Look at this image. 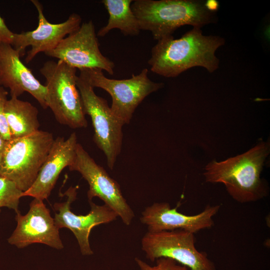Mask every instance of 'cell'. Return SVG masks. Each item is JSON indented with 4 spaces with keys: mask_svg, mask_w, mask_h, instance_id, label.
Returning a JSON list of instances; mask_svg holds the SVG:
<instances>
[{
    "mask_svg": "<svg viewBox=\"0 0 270 270\" xmlns=\"http://www.w3.org/2000/svg\"><path fill=\"white\" fill-rule=\"evenodd\" d=\"M225 40L218 36H204L193 27L179 38H162L152 48L148 61L150 70L166 78H174L193 67L201 66L212 73L219 67L215 52Z\"/></svg>",
    "mask_w": 270,
    "mask_h": 270,
    "instance_id": "obj_1",
    "label": "cell"
},
{
    "mask_svg": "<svg viewBox=\"0 0 270 270\" xmlns=\"http://www.w3.org/2000/svg\"><path fill=\"white\" fill-rule=\"evenodd\" d=\"M270 152V142H260L241 154L220 162L213 160L204 168L206 181L223 184L231 197L238 202L260 200L268 193L260 174Z\"/></svg>",
    "mask_w": 270,
    "mask_h": 270,
    "instance_id": "obj_2",
    "label": "cell"
},
{
    "mask_svg": "<svg viewBox=\"0 0 270 270\" xmlns=\"http://www.w3.org/2000/svg\"><path fill=\"white\" fill-rule=\"evenodd\" d=\"M140 30L150 32L154 40L172 36L178 28L190 25L200 28L215 22L216 12L200 0H135L131 4Z\"/></svg>",
    "mask_w": 270,
    "mask_h": 270,
    "instance_id": "obj_3",
    "label": "cell"
},
{
    "mask_svg": "<svg viewBox=\"0 0 270 270\" xmlns=\"http://www.w3.org/2000/svg\"><path fill=\"white\" fill-rule=\"evenodd\" d=\"M52 134L38 130L6 141L0 162V176L12 182L23 192L36 180L50 150Z\"/></svg>",
    "mask_w": 270,
    "mask_h": 270,
    "instance_id": "obj_4",
    "label": "cell"
},
{
    "mask_svg": "<svg viewBox=\"0 0 270 270\" xmlns=\"http://www.w3.org/2000/svg\"><path fill=\"white\" fill-rule=\"evenodd\" d=\"M76 68L61 60L46 62L40 71L46 80V104L60 124L72 128H86Z\"/></svg>",
    "mask_w": 270,
    "mask_h": 270,
    "instance_id": "obj_5",
    "label": "cell"
},
{
    "mask_svg": "<svg viewBox=\"0 0 270 270\" xmlns=\"http://www.w3.org/2000/svg\"><path fill=\"white\" fill-rule=\"evenodd\" d=\"M80 71L79 76L92 86L101 88L110 94L112 98L111 110L124 124L130 122L136 109L145 98L164 86L162 82L151 80L147 68L124 80L108 78L98 68Z\"/></svg>",
    "mask_w": 270,
    "mask_h": 270,
    "instance_id": "obj_6",
    "label": "cell"
},
{
    "mask_svg": "<svg viewBox=\"0 0 270 270\" xmlns=\"http://www.w3.org/2000/svg\"><path fill=\"white\" fill-rule=\"evenodd\" d=\"M76 83L84 112L92 121L94 142L104 153L108 167L112 170L121 152L124 124L114 114L106 100L97 96L85 80L78 76Z\"/></svg>",
    "mask_w": 270,
    "mask_h": 270,
    "instance_id": "obj_7",
    "label": "cell"
},
{
    "mask_svg": "<svg viewBox=\"0 0 270 270\" xmlns=\"http://www.w3.org/2000/svg\"><path fill=\"white\" fill-rule=\"evenodd\" d=\"M141 248L151 262L167 258L190 270H216L206 254L196 249L194 234L185 230L147 232L142 238Z\"/></svg>",
    "mask_w": 270,
    "mask_h": 270,
    "instance_id": "obj_8",
    "label": "cell"
},
{
    "mask_svg": "<svg viewBox=\"0 0 270 270\" xmlns=\"http://www.w3.org/2000/svg\"><path fill=\"white\" fill-rule=\"evenodd\" d=\"M68 168L80 173L88 182V201L94 197L100 198L116 212L124 224H131L134 214L124 197L120 184L104 168L96 164L79 143L76 145L75 158Z\"/></svg>",
    "mask_w": 270,
    "mask_h": 270,
    "instance_id": "obj_9",
    "label": "cell"
},
{
    "mask_svg": "<svg viewBox=\"0 0 270 270\" xmlns=\"http://www.w3.org/2000/svg\"><path fill=\"white\" fill-rule=\"evenodd\" d=\"M96 36L92 21L84 22L78 29L44 54L80 70L98 68L112 75L114 64L100 52Z\"/></svg>",
    "mask_w": 270,
    "mask_h": 270,
    "instance_id": "obj_10",
    "label": "cell"
},
{
    "mask_svg": "<svg viewBox=\"0 0 270 270\" xmlns=\"http://www.w3.org/2000/svg\"><path fill=\"white\" fill-rule=\"evenodd\" d=\"M77 188L70 187L64 193L66 200L54 204V208L58 212L55 213L54 221L58 228H67L72 232L83 256H91L94 254L89 242L92 230L96 226L116 220L118 216L106 205H98L92 200L89 201L90 210L88 214H74L70 210V206L76 198Z\"/></svg>",
    "mask_w": 270,
    "mask_h": 270,
    "instance_id": "obj_11",
    "label": "cell"
},
{
    "mask_svg": "<svg viewBox=\"0 0 270 270\" xmlns=\"http://www.w3.org/2000/svg\"><path fill=\"white\" fill-rule=\"evenodd\" d=\"M31 2L38 12V24L33 30L20 34L14 33L11 44L19 52L20 56L25 54L27 47H31L25 58L27 64L38 53H44L54 49L67 35L78 29L82 22L80 16L73 13L62 22L52 24L44 16L42 4L36 0Z\"/></svg>",
    "mask_w": 270,
    "mask_h": 270,
    "instance_id": "obj_12",
    "label": "cell"
},
{
    "mask_svg": "<svg viewBox=\"0 0 270 270\" xmlns=\"http://www.w3.org/2000/svg\"><path fill=\"white\" fill-rule=\"evenodd\" d=\"M15 218L16 229L8 240L18 248H24L34 243L48 245L57 250L63 248L59 228L43 200L34 198L25 215L18 212Z\"/></svg>",
    "mask_w": 270,
    "mask_h": 270,
    "instance_id": "obj_13",
    "label": "cell"
},
{
    "mask_svg": "<svg viewBox=\"0 0 270 270\" xmlns=\"http://www.w3.org/2000/svg\"><path fill=\"white\" fill-rule=\"evenodd\" d=\"M220 208L219 205L208 206L198 214L186 215L168 202H154L144 208L140 220L149 232L183 230L194 234L214 226L213 217Z\"/></svg>",
    "mask_w": 270,
    "mask_h": 270,
    "instance_id": "obj_14",
    "label": "cell"
},
{
    "mask_svg": "<svg viewBox=\"0 0 270 270\" xmlns=\"http://www.w3.org/2000/svg\"><path fill=\"white\" fill-rule=\"evenodd\" d=\"M20 56L8 44L0 43V86L10 89L11 98L30 94L41 106L48 108L46 88L20 60Z\"/></svg>",
    "mask_w": 270,
    "mask_h": 270,
    "instance_id": "obj_15",
    "label": "cell"
},
{
    "mask_svg": "<svg viewBox=\"0 0 270 270\" xmlns=\"http://www.w3.org/2000/svg\"><path fill=\"white\" fill-rule=\"evenodd\" d=\"M78 143L75 132L66 140L60 136L54 139L36 180L28 190L23 192V196H30L42 200L47 199L61 172L73 162Z\"/></svg>",
    "mask_w": 270,
    "mask_h": 270,
    "instance_id": "obj_16",
    "label": "cell"
},
{
    "mask_svg": "<svg viewBox=\"0 0 270 270\" xmlns=\"http://www.w3.org/2000/svg\"><path fill=\"white\" fill-rule=\"evenodd\" d=\"M4 112L11 138L25 136L39 130L38 111L30 102L11 98L6 101Z\"/></svg>",
    "mask_w": 270,
    "mask_h": 270,
    "instance_id": "obj_17",
    "label": "cell"
},
{
    "mask_svg": "<svg viewBox=\"0 0 270 270\" xmlns=\"http://www.w3.org/2000/svg\"><path fill=\"white\" fill-rule=\"evenodd\" d=\"M132 0H102L109 14L107 24L98 32L97 36H104L114 28L119 29L124 36L138 35L140 30L138 21L131 4Z\"/></svg>",
    "mask_w": 270,
    "mask_h": 270,
    "instance_id": "obj_18",
    "label": "cell"
},
{
    "mask_svg": "<svg viewBox=\"0 0 270 270\" xmlns=\"http://www.w3.org/2000/svg\"><path fill=\"white\" fill-rule=\"evenodd\" d=\"M23 192L13 182L0 176V208L6 207L16 212H18L20 199L23 196Z\"/></svg>",
    "mask_w": 270,
    "mask_h": 270,
    "instance_id": "obj_19",
    "label": "cell"
},
{
    "mask_svg": "<svg viewBox=\"0 0 270 270\" xmlns=\"http://www.w3.org/2000/svg\"><path fill=\"white\" fill-rule=\"evenodd\" d=\"M134 260L140 270H188L186 266L167 258L156 259V264L154 266H150L138 258H136Z\"/></svg>",
    "mask_w": 270,
    "mask_h": 270,
    "instance_id": "obj_20",
    "label": "cell"
},
{
    "mask_svg": "<svg viewBox=\"0 0 270 270\" xmlns=\"http://www.w3.org/2000/svg\"><path fill=\"white\" fill-rule=\"evenodd\" d=\"M8 94L4 88L0 86V134L6 141L11 138L4 112Z\"/></svg>",
    "mask_w": 270,
    "mask_h": 270,
    "instance_id": "obj_21",
    "label": "cell"
},
{
    "mask_svg": "<svg viewBox=\"0 0 270 270\" xmlns=\"http://www.w3.org/2000/svg\"><path fill=\"white\" fill-rule=\"evenodd\" d=\"M14 33L6 25L4 19L0 16V43L12 44Z\"/></svg>",
    "mask_w": 270,
    "mask_h": 270,
    "instance_id": "obj_22",
    "label": "cell"
},
{
    "mask_svg": "<svg viewBox=\"0 0 270 270\" xmlns=\"http://www.w3.org/2000/svg\"><path fill=\"white\" fill-rule=\"evenodd\" d=\"M205 6L210 12H216L219 8V3L216 0L205 1Z\"/></svg>",
    "mask_w": 270,
    "mask_h": 270,
    "instance_id": "obj_23",
    "label": "cell"
},
{
    "mask_svg": "<svg viewBox=\"0 0 270 270\" xmlns=\"http://www.w3.org/2000/svg\"><path fill=\"white\" fill-rule=\"evenodd\" d=\"M6 140H4L0 134V154H2Z\"/></svg>",
    "mask_w": 270,
    "mask_h": 270,
    "instance_id": "obj_24",
    "label": "cell"
},
{
    "mask_svg": "<svg viewBox=\"0 0 270 270\" xmlns=\"http://www.w3.org/2000/svg\"><path fill=\"white\" fill-rule=\"evenodd\" d=\"M1 158H2V154H0V162L1 160Z\"/></svg>",
    "mask_w": 270,
    "mask_h": 270,
    "instance_id": "obj_25",
    "label": "cell"
}]
</instances>
